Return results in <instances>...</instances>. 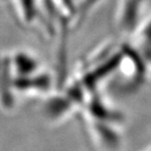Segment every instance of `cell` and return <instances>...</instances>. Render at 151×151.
Segmentation results:
<instances>
[{
  "label": "cell",
  "mask_w": 151,
  "mask_h": 151,
  "mask_svg": "<svg viewBox=\"0 0 151 151\" xmlns=\"http://www.w3.org/2000/svg\"><path fill=\"white\" fill-rule=\"evenodd\" d=\"M16 13L24 24H32L37 17L35 0H14Z\"/></svg>",
  "instance_id": "6da1fadb"
}]
</instances>
